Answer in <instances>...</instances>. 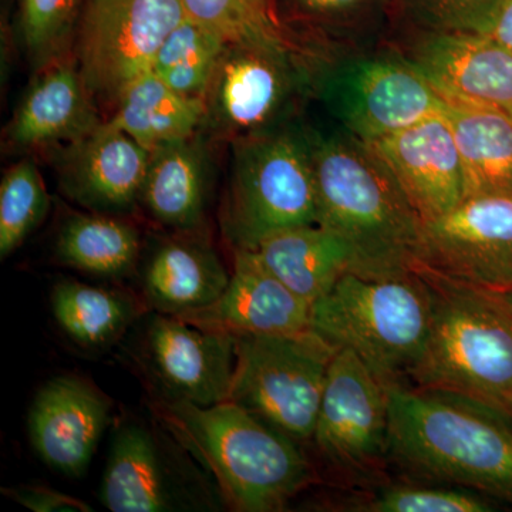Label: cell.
I'll use <instances>...</instances> for the list:
<instances>
[{"label": "cell", "instance_id": "cell-1", "mask_svg": "<svg viewBox=\"0 0 512 512\" xmlns=\"http://www.w3.org/2000/svg\"><path fill=\"white\" fill-rule=\"evenodd\" d=\"M318 224L352 252L355 274L406 275L419 269L424 221L383 161L335 124L306 123Z\"/></svg>", "mask_w": 512, "mask_h": 512}, {"label": "cell", "instance_id": "cell-2", "mask_svg": "<svg viewBox=\"0 0 512 512\" xmlns=\"http://www.w3.org/2000/svg\"><path fill=\"white\" fill-rule=\"evenodd\" d=\"M389 390V460L414 480L470 488L512 504V414L447 390Z\"/></svg>", "mask_w": 512, "mask_h": 512}, {"label": "cell", "instance_id": "cell-3", "mask_svg": "<svg viewBox=\"0 0 512 512\" xmlns=\"http://www.w3.org/2000/svg\"><path fill=\"white\" fill-rule=\"evenodd\" d=\"M154 414L210 474L231 510H284L315 480L299 443L229 400L208 407L157 400Z\"/></svg>", "mask_w": 512, "mask_h": 512}, {"label": "cell", "instance_id": "cell-4", "mask_svg": "<svg viewBox=\"0 0 512 512\" xmlns=\"http://www.w3.org/2000/svg\"><path fill=\"white\" fill-rule=\"evenodd\" d=\"M419 269L433 292V319L407 380L512 414V308L487 289Z\"/></svg>", "mask_w": 512, "mask_h": 512}, {"label": "cell", "instance_id": "cell-5", "mask_svg": "<svg viewBox=\"0 0 512 512\" xmlns=\"http://www.w3.org/2000/svg\"><path fill=\"white\" fill-rule=\"evenodd\" d=\"M433 292L420 269L406 275L346 272L313 302L311 330L348 349L384 384L406 383L429 338Z\"/></svg>", "mask_w": 512, "mask_h": 512}, {"label": "cell", "instance_id": "cell-6", "mask_svg": "<svg viewBox=\"0 0 512 512\" xmlns=\"http://www.w3.org/2000/svg\"><path fill=\"white\" fill-rule=\"evenodd\" d=\"M231 144L220 224L234 251H254L276 232L318 224V191L303 117Z\"/></svg>", "mask_w": 512, "mask_h": 512}, {"label": "cell", "instance_id": "cell-7", "mask_svg": "<svg viewBox=\"0 0 512 512\" xmlns=\"http://www.w3.org/2000/svg\"><path fill=\"white\" fill-rule=\"evenodd\" d=\"M313 100L330 123L372 143L441 113L446 101L389 42L313 59Z\"/></svg>", "mask_w": 512, "mask_h": 512}, {"label": "cell", "instance_id": "cell-8", "mask_svg": "<svg viewBox=\"0 0 512 512\" xmlns=\"http://www.w3.org/2000/svg\"><path fill=\"white\" fill-rule=\"evenodd\" d=\"M313 59L292 43H228L204 97L205 128L234 143L302 119Z\"/></svg>", "mask_w": 512, "mask_h": 512}, {"label": "cell", "instance_id": "cell-9", "mask_svg": "<svg viewBox=\"0 0 512 512\" xmlns=\"http://www.w3.org/2000/svg\"><path fill=\"white\" fill-rule=\"evenodd\" d=\"M336 352L311 329L235 336L237 359L228 400L296 443L312 440Z\"/></svg>", "mask_w": 512, "mask_h": 512}, {"label": "cell", "instance_id": "cell-10", "mask_svg": "<svg viewBox=\"0 0 512 512\" xmlns=\"http://www.w3.org/2000/svg\"><path fill=\"white\" fill-rule=\"evenodd\" d=\"M185 16L181 0H86L73 56L100 110L111 114L127 87L151 72Z\"/></svg>", "mask_w": 512, "mask_h": 512}, {"label": "cell", "instance_id": "cell-11", "mask_svg": "<svg viewBox=\"0 0 512 512\" xmlns=\"http://www.w3.org/2000/svg\"><path fill=\"white\" fill-rule=\"evenodd\" d=\"M191 460L160 423L123 421L101 477V504L113 512L217 510V495Z\"/></svg>", "mask_w": 512, "mask_h": 512}, {"label": "cell", "instance_id": "cell-12", "mask_svg": "<svg viewBox=\"0 0 512 512\" xmlns=\"http://www.w3.org/2000/svg\"><path fill=\"white\" fill-rule=\"evenodd\" d=\"M389 390L348 349L330 362L313 443L340 473L356 480L379 477L389 463Z\"/></svg>", "mask_w": 512, "mask_h": 512}, {"label": "cell", "instance_id": "cell-13", "mask_svg": "<svg viewBox=\"0 0 512 512\" xmlns=\"http://www.w3.org/2000/svg\"><path fill=\"white\" fill-rule=\"evenodd\" d=\"M419 268L487 291L512 288V194H478L424 222Z\"/></svg>", "mask_w": 512, "mask_h": 512}, {"label": "cell", "instance_id": "cell-14", "mask_svg": "<svg viewBox=\"0 0 512 512\" xmlns=\"http://www.w3.org/2000/svg\"><path fill=\"white\" fill-rule=\"evenodd\" d=\"M235 336L151 312L137 360L160 402L208 407L227 402L235 370Z\"/></svg>", "mask_w": 512, "mask_h": 512}, {"label": "cell", "instance_id": "cell-15", "mask_svg": "<svg viewBox=\"0 0 512 512\" xmlns=\"http://www.w3.org/2000/svg\"><path fill=\"white\" fill-rule=\"evenodd\" d=\"M389 43L447 104L512 119V53L493 37L410 29Z\"/></svg>", "mask_w": 512, "mask_h": 512}, {"label": "cell", "instance_id": "cell-16", "mask_svg": "<svg viewBox=\"0 0 512 512\" xmlns=\"http://www.w3.org/2000/svg\"><path fill=\"white\" fill-rule=\"evenodd\" d=\"M151 151L104 120L86 136L56 147L57 183L86 211L128 217L140 207Z\"/></svg>", "mask_w": 512, "mask_h": 512}, {"label": "cell", "instance_id": "cell-17", "mask_svg": "<svg viewBox=\"0 0 512 512\" xmlns=\"http://www.w3.org/2000/svg\"><path fill=\"white\" fill-rule=\"evenodd\" d=\"M366 144L424 222L447 214L466 198L463 161L444 110Z\"/></svg>", "mask_w": 512, "mask_h": 512}, {"label": "cell", "instance_id": "cell-18", "mask_svg": "<svg viewBox=\"0 0 512 512\" xmlns=\"http://www.w3.org/2000/svg\"><path fill=\"white\" fill-rule=\"evenodd\" d=\"M110 410L109 399L92 383L55 377L40 387L30 406V444L46 466L82 477L109 426Z\"/></svg>", "mask_w": 512, "mask_h": 512}, {"label": "cell", "instance_id": "cell-19", "mask_svg": "<svg viewBox=\"0 0 512 512\" xmlns=\"http://www.w3.org/2000/svg\"><path fill=\"white\" fill-rule=\"evenodd\" d=\"M312 305L259 261L254 251H234V271L224 293L201 311L180 316L202 329L234 336L293 335L311 329Z\"/></svg>", "mask_w": 512, "mask_h": 512}, {"label": "cell", "instance_id": "cell-20", "mask_svg": "<svg viewBox=\"0 0 512 512\" xmlns=\"http://www.w3.org/2000/svg\"><path fill=\"white\" fill-rule=\"evenodd\" d=\"M104 120L72 55L35 73L5 140L15 150L56 148L92 133Z\"/></svg>", "mask_w": 512, "mask_h": 512}, {"label": "cell", "instance_id": "cell-21", "mask_svg": "<svg viewBox=\"0 0 512 512\" xmlns=\"http://www.w3.org/2000/svg\"><path fill=\"white\" fill-rule=\"evenodd\" d=\"M231 275L202 231L158 239L141 268V296L148 311L185 316L212 305Z\"/></svg>", "mask_w": 512, "mask_h": 512}, {"label": "cell", "instance_id": "cell-22", "mask_svg": "<svg viewBox=\"0 0 512 512\" xmlns=\"http://www.w3.org/2000/svg\"><path fill=\"white\" fill-rule=\"evenodd\" d=\"M210 198V165L201 133L151 151L140 207L171 231H202Z\"/></svg>", "mask_w": 512, "mask_h": 512}, {"label": "cell", "instance_id": "cell-23", "mask_svg": "<svg viewBox=\"0 0 512 512\" xmlns=\"http://www.w3.org/2000/svg\"><path fill=\"white\" fill-rule=\"evenodd\" d=\"M390 0H281L286 28L315 57L387 43Z\"/></svg>", "mask_w": 512, "mask_h": 512}, {"label": "cell", "instance_id": "cell-24", "mask_svg": "<svg viewBox=\"0 0 512 512\" xmlns=\"http://www.w3.org/2000/svg\"><path fill=\"white\" fill-rule=\"evenodd\" d=\"M254 252L268 271L311 305L353 266L348 244L319 224L269 235Z\"/></svg>", "mask_w": 512, "mask_h": 512}, {"label": "cell", "instance_id": "cell-25", "mask_svg": "<svg viewBox=\"0 0 512 512\" xmlns=\"http://www.w3.org/2000/svg\"><path fill=\"white\" fill-rule=\"evenodd\" d=\"M106 120L153 151L201 133L207 109L204 100L175 92L150 72L127 87Z\"/></svg>", "mask_w": 512, "mask_h": 512}, {"label": "cell", "instance_id": "cell-26", "mask_svg": "<svg viewBox=\"0 0 512 512\" xmlns=\"http://www.w3.org/2000/svg\"><path fill=\"white\" fill-rule=\"evenodd\" d=\"M55 256L60 265L84 274L126 278L140 264V232L124 217L76 212L57 231Z\"/></svg>", "mask_w": 512, "mask_h": 512}, {"label": "cell", "instance_id": "cell-27", "mask_svg": "<svg viewBox=\"0 0 512 512\" xmlns=\"http://www.w3.org/2000/svg\"><path fill=\"white\" fill-rule=\"evenodd\" d=\"M463 161L466 197L512 194V119L497 111L447 104Z\"/></svg>", "mask_w": 512, "mask_h": 512}, {"label": "cell", "instance_id": "cell-28", "mask_svg": "<svg viewBox=\"0 0 512 512\" xmlns=\"http://www.w3.org/2000/svg\"><path fill=\"white\" fill-rule=\"evenodd\" d=\"M53 318L76 345L101 350L123 338L141 313L128 293L76 281H62L50 293Z\"/></svg>", "mask_w": 512, "mask_h": 512}, {"label": "cell", "instance_id": "cell-29", "mask_svg": "<svg viewBox=\"0 0 512 512\" xmlns=\"http://www.w3.org/2000/svg\"><path fill=\"white\" fill-rule=\"evenodd\" d=\"M228 42L185 16L158 49L151 72L175 92L204 100Z\"/></svg>", "mask_w": 512, "mask_h": 512}, {"label": "cell", "instance_id": "cell-30", "mask_svg": "<svg viewBox=\"0 0 512 512\" xmlns=\"http://www.w3.org/2000/svg\"><path fill=\"white\" fill-rule=\"evenodd\" d=\"M86 0H16V28L37 73L73 55Z\"/></svg>", "mask_w": 512, "mask_h": 512}, {"label": "cell", "instance_id": "cell-31", "mask_svg": "<svg viewBox=\"0 0 512 512\" xmlns=\"http://www.w3.org/2000/svg\"><path fill=\"white\" fill-rule=\"evenodd\" d=\"M181 2L188 18L214 30L228 43L278 42L292 43L302 47L282 20L281 0H181Z\"/></svg>", "mask_w": 512, "mask_h": 512}, {"label": "cell", "instance_id": "cell-32", "mask_svg": "<svg viewBox=\"0 0 512 512\" xmlns=\"http://www.w3.org/2000/svg\"><path fill=\"white\" fill-rule=\"evenodd\" d=\"M49 211L50 195L35 161L12 165L0 183V258L22 247Z\"/></svg>", "mask_w": 512, "mask_h": 512}, {"label": "cell", "instance_id": "cell-33", "mask_svg": "<svg viewBox=\"0 0 512 512\" xmlns=\"http://www.w3.org/2000/svg\"><path fill=\"white\" fill-rule=\"evenodd\" d=\"M357 512H487L493 498L456 485L414 480L384 485L372 497L348 504Z\"/></svg>", "mask_w": 512, "mask_h": 512}, {"label": "cell", "instance_id": "cell-34", "mask_svg": "<svg viewBox=\"0 0 512 512\" xmlns=\"http://www.w3.org/2000/svg\"><path fill=\"white\" fill-rule=\"evenodd\" d=\"M410 29L487 35L503 0H390Z\"/></svg>", "mask_w": 512, "mask_h": 512}, {"label": "cell", "instance_id": "cell-35", "mask_svg": "<svg viewBox=\"0 0 512 512\" xmlns=\"http://www.w3.org/2000/svg\"><path fill=\"white\" fill-rule=\"evenodd\" d=\"M5 497L36 512H90L93 508L79 498L43 485L2 488Z\"/></svg>", "mask_w": 512, "mask_h": 512}, {"label": "cell", "instance_id": "cell-36", "mask_svg": "<svg viewBox=\"0 0 512 512\" xmlns=\"http://www.w3.org/2000/svg\"><path fill=\"white\" fill-rule=\"evenodd\" d=\"M487 35L512 53V0H503Z\"/></svg>", "mask_w": 512, "mask_h": 512}, {"label": "cell", "instance_id": "cell-37", "mask_svg": "<svg viewBox=\"0 0 512 512\" xmlns=\"http://www.w3.org/2000/svg\"><path fill=\"white\" fill-rule=\"evenodd\" d=\"M493 292L497 298H500L501 301L504 303H507L510 308H512V288L511 289H504V291H490Z\"/></svg>", "mask_w": 512, "mask_h": 512}]
</instances>
